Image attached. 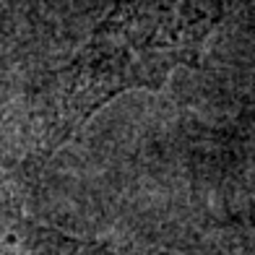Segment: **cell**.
<instances>
[{"label":"cell","mask_w":255,"mask_h":255,"mask_svg":"<svg viewBox=\"0 0 255 255\" xmlns=\"http://www.w3.org/2000/svg\"><path fill=\"white\" fill-rule=\"evenodd\" d=\"M235 0H115L73 60L57 73L47 151L60 148L115 97L161 89L201 60Z\"/></svg>","instance_id":"cell-1"},{"label":"cell","mask_w":255,"mask_h":255,"mask_svg":"<svg viewBox=\"0 0 255 255\" xmlns=\"http://www.w3.org/2000/svg\"><path fill=\"white\" fill-rule=\"evenodd\" d=\"M0 255H112L99 242L71 237L31 219L24 206L0 190Z\"/></svg>","instance_id":"cell-2"}]
</instances>
